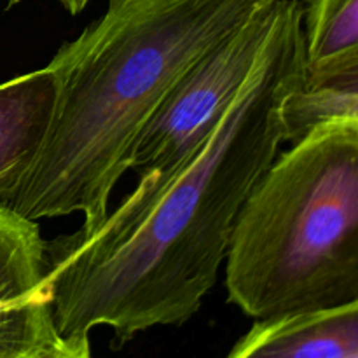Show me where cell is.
Masks as SVG:
<instances>
[{
    "instance_id": "6da1fadb",
    "label": "cell",
    "mask_w": 358,
    "mask_h": 358,
    "mask_svg": "<svg viewBox=\"0 0 358 358\" xmlns=\"http://www.w3.org/2000/svg\"><path fill=\"white\" fill-rule=\"evenodd\" d=\"M306 70L303 0H278L257 69L208 142L164 178L140 177L94 229L48 241L59 338L108 327L124 345L198 313L245 201L287 143L283 105Z\"/></svg>"
},
{
    "instance_id": "7a4b0ae2",
    "label": "cell",
    "mask_w": 358,
    "mask_h": 358,
    "mask_svg": "<svg viewBox=\"0 0 358 358\" xmlns=\"http://www.w3.org/2000/svg\"><path fill=\"white\" fill-rule=\"evenodd\" d=\"M269 0H108L49 62L58 79L44 147L7 208L34 222H103L136 142L182 76Z\"/></svg>"
},
{
    "instance_id": "3957f363",
    "label": "cell",
    "mask_w": 358,
    "mask_h": 358,
    "mask_svg": "<svg viewBox=\"0 0 358 358\" xmlns=\"http://www.w3.org/2000/svg\"><path fill=\"white\" fill-rule=\"evenodd\" d=\"M290 143L245 201L227 252V299L254 322L358 301V122H322Z\"/></svg>"
},
{
    "instance_id": "277c9868",
    "label": "cell",
    "mask_w": 358,
    "mask_h": 358,
    "mask_svg": "<svg viewBox=\"0 0 358 358\" xmlns=\"http://www.w3.org/2000/svg\"><path fill=\"white\" fill-rule=\"evenodd\" d=\"M276 16L278 0H269L178 79L140 135L131 170L159 180L208 142L257 69Z\"/></svg>"
},
{
    "instance_id": "5b68a950",
    "label": "cell",
    "mask_w": 358,
    "mask_h": 358,
    "mask_svg": "<svg viewBox=\"0 0 358 358\" xmlns=\"http://www.w3.org/2000/svg\"><path fill=\"white\" fill-rule=\"evenodd\" d=\"M38 222L0 206V358H37L59 339Z\"/></svg>"
},
{
    "instance_id": "8992f818",
    "label": "cell",
    "mask_w": 358,
    "mask_h": 358,
    "mask_svg": "<svg viewBox=\"0 0 358 358\" xmlns=\"http://www.w3.org/2000/svg\"><path fill=\"white\" fill-rule=\"evenodd\" d=\"M58 79L45 65L0 84V206H9L44 147Z\"/></svg>"
},
{
    "instance_id": "52a82bcc",
    "label": "cell",
    "mask_w": 358,
    "mask_h": 358,
    "mask_svg": "<svg viewBox=\"0 0 358 358\" xmlns=\"http://www.w3.org/2000/svg\"><path fill=\"white\" fill-rule=\"evenodd\" d=\"M355 357H358V301L332 310L255 322L226 358Z\"/></svg>"
},
{
    "instance_id": "ba28073f",
    "label": "cell",
    "mask_w": 358,
    "mask_h": 358,
    "mask_svg": "<svg viewBox=\"0 0 358 358\" xmlns=\"http://www.w3.org/2000/svg\"><path fill=\"white\" fill-rule=\"evenodd\" d=\"M308 69L358 49V0H303Z\"/></svg>"
},
{
    "instance_id": "9c48e42d",
    "label": "cell",
    "mask_w": 358,
    "mask_h": 358,
    "mask_svg": "<svg viewBox=\"0 0 358 358\" xmlns=\"http://www.w3.org/2000/svg\"><path fill=\"white\" fill-rule=\"evenodd\" d=\"M327 121L358 122V90L315 91L301 83L283 105L287 142H294L308 129Z\"/></svg>"
},
{
    "instance_id": "30bf717a",
    "label": "cell",
    "mask_w": 358,
    "mask_h": 358,
    "mask_svg": "<svg viewBox=\"0 0 358 358\" xmlns=\"http://www.w3.org/2000/svg\"><path fill=\"white\" fill-rule=\"evenodd\" d=\"M303 86L315 91H357L358 49L325 65L306 70Z\"/></svg>"
},
{
    "instance_id": "8fae6325",
    "label": "cell",
    "mask_w": 358,
    "mask_h": 358,
    "mask_svg": "<svg viewBox=\"0 0 358 358\" xmlns=\"http://www.w3.org/2000/svg\"><path fill=\"white\" fill-rule=\"evenodd\" d=\"M37 358H93L90 348V336L59 338L48 352Z\"/></svg>"
},
{
    "instance_id": "7c38bea8",
    "label": "cell",
    "mask_w": 358,
    "mask_h": 358,
    "mask_svg": "<svg viewBox=\"0 0 358 358\" xmlns=\"http://www.w3.org/2000/svg\"><path fill=\"white\" fill-rule=\"evenodd\" d=\"M20 2H23V0H7V7L17 6ZM58 2L62 3L72 16H77V14H80L87 6H90L91 0H58Z\"/></svg>"
},
{
    "instance_id": "4fadbf2b",
    "label": "cell",
    "mask_w": 358,
    "mask_h": 358,
    "mask_svg": "<svg viewBox=\"0 0 358 358\" xmlns=\"http://www.w3.org/2000/svg\"><path fill=\"white\" fill-rule=\"evenodd\" d=\"M355 358H358V357H355Z\"/></svg>"
}]
</instances>
